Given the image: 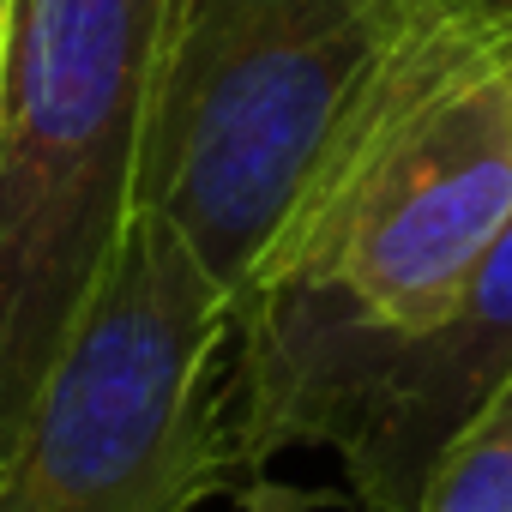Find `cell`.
Returning <instances> with one entry per match:
<instances>
[{
  "mask_svg": "<svg viewBox=\"0 0 512 512\" xmlns=\"http://www.w3.org/2000/svg\"><path fill=\"white\" fill-rule=\"evenodd\" d=\"M235 344V494L278 446L308 440L338 452L356 512H416L434 458L512 374V217L416 332H380L320 296H253L235 308Z\"/></svg>",
  "mask_w": 512,
  "mask_h": 512,
  "instance_id": "5",
  "label": "cell"
},
{
  "mask_svg": "<svg viewBox=\"0 0 512 512\" xmlns=\"http://www.w3.org/2000/svg\"><path fill=\"white\" fill-rule=\"evenodd\" d=\"M229 338V290L169 217L139 205L0 452V512H199L235 494L229 416L211 392Z\"/></svg>",
  "mask_w": 512,
  "mask_h": 512,
  "instance_id": "4",
  "label": "cell"
},
{
  "mask_svg": "<svg viewBox=\"0 0 512 512\" xmlns=\"http://www.w3.org/2000/svg\"><path fill=\"white\" fill-rule=\"evenodd\" d=\"M416 512H512V374L434 458Z\"/></svg>",
  "mask_w": 512,
  "mask_h": 512,
  "instance_id": "6",
  "label": "cell"
},
{
  "mask_svg": "<svg viewBox=\"0 0 512 512\" xmlns=\"http://www.w3.org/2000/svg\"><path fill=\"white\" fill-rule=\"evenodd\" d=\"M7 31H13V0H0V67H7Z\"/></svg>",
  "mask_w": 512,
  "mask_h": 512,
  "instance_id": "8",
  "label": "cell"
},
{
  "mask_svg": "<svg viewBox=\"0 0 512 512\" xmlns=\"http://www.w3.org/2000/svg\"><path fill=\"white\" fill-rule=\"evenodd\" d=\"M169 0H13L0 67V452L139 211Z\"/></svg>",
  "mask_w": 512,
  "mask_h": 512,
  "instance_id": "2",
  "label": "cell"
},
{
  "mask_svg": "<svg viewBox=\"0 0 512 512\" xmlns=\"http://www.w3.org/2000/svg\"><path fill=\"white\" fill-rule=\"evenodd\" d=\"M428 0H169L139 205L229 302L290 223L338 115Z\"/></svg>",
  "mask_w": 512,
  "mask_h": 512,
  "instance_id": "3",
  "label": "cell"
},
{
  "mask_svg": "<svg viewBox=\"0 0 512 512\" xmlns=\"http://www.w3.org/2000/svg\"><path fill=\"white\" fill-rule=\"evenodd\" d=\"M488 13H494L500 37H506V49H512V0H488Z\"/></svg>",
  "mask_w": 512,
  "mask_h": 512,
  "instance_id": "7",
  "label": "cell"
},
{
  "mask_svg": "<svg viewBox=\"0 0 512 512\" xmlns=\"http://www.w3.org/2000/svg\"><path fill=\"white\" fill-rule=\"evenodd\" d=\"M512 217V49L488 0H428L338 115L253 296H320L380 332L452 308Z\"/></svg>",
  "mask_w": 512,
  "mask_h": 512,
  "instance_id": "1",
  "label": "cell"
}]
</instances>
